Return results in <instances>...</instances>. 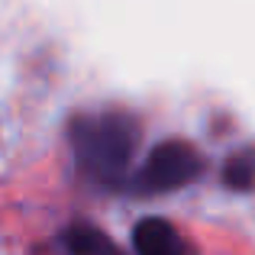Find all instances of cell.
Wrapping results in <instances>:
<instances>
[{
  "instance_id": "cell-5",
  "label": "cell",
  "mask_w": 255,
  "mask_h": 255,
  "mask_svg": "<svg viewBox=\"0 0 255 255\" xmlns=\"http://www.w3.org/2000/svg\"><path fill=\"white\" fill-rule=\"evenodd\" d=\"M223 181L230 187H236V191H246V187L255 184V162L252 158H233V162H226L223 168Z\"/></svg>"
},
{
  "instance_id": "cell-1",
  "label": "cell",
  "mask_w": 255,
  "mask_h": 255,
  "mask_svg": "<svg viewBox=\"0 0 255 255\" xmlns=\"http://www.w3.org/2000/svg\"><path fill=\"white\" fill-rule=\"evenodd\" d=\"M139 145V126L126 113H100L75 123V152L81 168L104 184H117Z\"/></svg>"
},
{
  "instance_id": "cell-3",
  "label": "cell",
  "mask_w": 255,
  "mask_h": 255,
  "mask_svg": "<svg viewBox=\"0 0 255 255\" xmlns=\"http://www.w3.org/2000/svg\"><path fill=\"white\" fill-rule=\"evenodd\" d=\"M132 246L139 255H194L191 246L174 233V226L158 217L139 220L136 233H132Z\"/></svg>"
},
{
  "instance_id": "cell-2",
  "label": "cell",
  "mask_w": 255,
  "mask_h": 255,
  "mask_svg": "<svg viewBox=\"0 0 255 255\" xmlns=\"http://www.w3.org/2000/svg\"><path fill=\"white\" fill-rule=\"evenodd\" d=\"M200 174V155L187 142H162L149 152L142 171L136 178V187L145 194H165L191 184Z\"/></svg>"
},
{
  "instance_id": "cell-4",
  "label": "cell",
  "mask_w": 255,
  "mask_h": 255,
  "mask_svg": "<svg viewBox=\"0 0 255 255\" xmlns=\"http://www.w3.org/2000/svg\"><path fill=\"white\" fill-rule=\"evenodd\" d=\"M65 246H68L71 255H120L100 233L84 230V226H75V230L65 236Z\"/></svg>"
}]
</instances>
